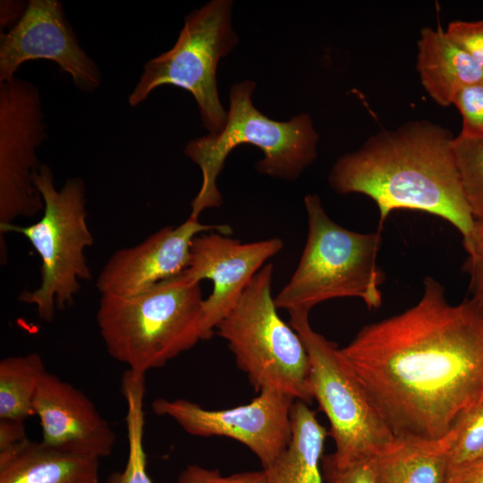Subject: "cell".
Returning a JSON list of instances; mask_svg holds the SVG:
<instances>
[{
  "instance_id": "6da1fadb",
  "label": "cell",
  "mask_w": 483,
  "mask_h": 483,
  "mask_svg": "<svg viewBox=\"0 0 483 483\" xmlns=\"http://www.w3.org/2000/svg\"><path fill=\"white\" fill-rule=\"evenodd\" d=\"M340 352L394 436L439 439L483 402V306L450 304L431 276L414 306Z\"/></svg>"
},
{
  "instance_id": "7a4b0ae2",
  "label": "cell",
  "mask_w": 483,
  "mask_h": 483,
  "mask_svg": "<svg viewBox=\"0 0 483 483\" xmlns=\"http://www.w3.org/2000/svg\"><path fill=\"white\" fill-rule=\"evenodd\" d=\"M453 139L447 129L425 120L377 132L335 161L329 184L338 193L372 199L379 230L392 211L414 209L446 220L463 239L475 219L462 188Z\"/></svg>"
},
{
  "instance_id": "3957f363",
  "label": "cell",
  "mask_w": 483,
  "mask_h": 483,
  "mask_svg": "<svg viewBox=\"0 0 483 483\" xmlns=\"http://www.w3.org/2000/svg\"><path fill=\"white\" fill-rule=\"evenodd\" d=\"M199 282L183 271L132 295L102 294L97 324L108 354L145 375L208 340Z\"/></svg>"
},
{
  "instance_id": "277c9868",
  "label": "cell",
  "mask_w": 483,
  "mask_h": 483,
  "mask_svg": "<svg viewBox=\"0 0 483 483\" xmlns=\"http://www.w3.org/2000/svg\"><path fill=\"white\" fill-rule=\"evenodd\" d=\"M255 88L251 80L234 84L224 129L186 144L184 155L202 174L200 189L191 203L190 218L199 220L205 209L222 205L216 179L227 156L240 144L259 148L264 157L256 163V169L275 178L294 180L315 160L318 135L309 114L302 113L287 122L272 120L253 106L251 94Z\"/></svg>"
},
{
  "instance_id": "5b68a950",
  "label": "cell",
  "mask_w": 483,
  "mask_h": 483,
  "mask_svg": "<svg viewBox=\"0 0 483 483\" xmlns=\"http://www.w3.org/2000/svg\"><path fill=\"white\" fill-rule=\"evenodd\" d=\"M308 234L299 264L274 298L277 309L309 313L317 304L337 298L361 299L369 309L382 304L386 279L377 264L380 230L361 233L333 221L318 196L304 198Z\"/></svg>"
},
{
  "instance_id": "8992f818",
  "label": "cell",
  "mask_w": 483,
  "mask_h": 483,
  "mask_svg": "<svg viewBox=\"0 0 483 483\" xmlns=\"http://www.w3.org/2000/svg\"><path fill=\"white\" fill-rule=\"evenodd\" d=\"M44 209L34 224L0 227L1 238L17 233L30 242L41 259L40 284L24 291L19 300L35 306L38 317L51 322L56 309L70 305L80 288V281L91 278L85 250L94 239L87 223L86 187L82 179L71 177L56 189L54 174L40 165L33 176Z\"/></svg>"
},
{
  "instance_id": "52a82bcc",
  "label": "cell",
  "mask_w": 483,
  "mask_h": 483,
  "mask_svg": "<svg viewBox=\"0 0 483 483\" xmlns=\"http://www.w3.org/2000/svg\"><path fill=\"white\" fill-rule=\"evenodd\" d=\"M273 271L267 263L255 275L215 332L227 342L256 391L275 389L309 404L313 400L309 357L298 333L277 313Z\"/></svg>"
},
{
  "instance_id": "ba28073f",
  "label": "cell",
  "mask_w": 483,
  "mask_h": 483,
  "mask_svg": "<svg viewBox=\"0 0 483 483\" xmlns=\"http://www.w3.org/2000/svg\"><path fill=\"white\" fill-rule=\"evenodd\" d=\"M232 6L230 0H213L188 14L173 47L144 64L129 105H140L160 86H176L193 96L209 134L219 133L227 112L219 100L216 68L238 42L231 26Z\"/></svg>"
},
{
  "instance_id": "9c48e42d",
  "label": "cell",
  "mask_w": 483,
  "mask_h": 483,
  "mask_svg": "<svg viewBox=\"0 0 483 483\" xmlns=\"http://www.w3.org/2000/svg\"><path fill=\"white\" fill-rule=\"evenodd\" d=\"M309 314L291 311L290 325L301 338L310 361L313 399L326 414L340 463L370 459L394 439L337 344L316 332Z\"/></svg>"
},
{
  "instance_id": "30bf717a",
  "label": "cell",
  "mask_w": 483,
  "mask_h": 483,
  "mask_svg": "<svg viewBox=\"0 0 483 483\" xmlns=\"http://www.w3.org/2000/svg\"><path fill=\"white\" fill-rule=\"evenodd\" d=\"M46 129L39 89L16 76L0 82V227L43 212L33 176Z\"/></svg>"
},
{
  "instance_id": "8fae6325",
  "label": "cell",
  "mask_w": 483,
  "mask_h": 483,
  "mask_svg": "<svg viewBox=\"0 0 483 483\" xmlns=\"http://www.w3.org/2000/svg\"><path fill=\"white\" fill-rule=\"evenodd\" d=\"M296 400L280 391L264 388L249 403L208 410L186 399L158 398L155 414L174 420L196 436H225L248 447L268 468L287 447L292 437L291 413Z\"/></svg>"
},
{
  "instance_id": "7c38bea8",
  "label": "cell",
  "mask_w": 483,
  "mask_h": 483,
  "mask_svg": "<svg viewBox=\"0 0 483 483\" xmlns=\"http://www.w3.org/2000/svg\"><path fill=\"white\" fill-rule=\"evenodd\" d=\"M55 63L83 92L96 91L101 72L80 45L57 0H30L21 19L0 33V82L15 77L20 66L33 60Z\"/></svg>"
},
{
  "instance_id": "4fadbf2b",
  "label": "cell",
  "mask_w": 483,
  "mask_h": 483,
  "mask_svg": "<svg viewBox=\"0 0 483 483\" xmlns=\"http://www.w3.org/2000/svg\"><path fill=\"white\" fill-rule=\"evenodd\" d=\"M283 248L280 238L244 243L216 231L200 233L193 239L183 273L195 282L212 281V292L203 301L204 327L208 339L255 275Z\"/></svg>"
},
{
  "instance_id": "5bb4252c",
  "label": "cell",
  "mask_w": 483,
  "mask_h": 483,
  "mask_svg": "<svg viewBox=\"0 0 483 483\" xmlns=\"http://www.w3.org/2000/svg\"><path fill=\"white\" fill-rule=\"evenodd\" d=\"M231 233L226 225H204L188 217L177 226L166 225L137 245L117 250L96 281L102 294L132 296L181 274L188 266L193 239L203 233Z\"/></svg>"
},
{
  "instance_id": "9a60e30c",
  "label": "cell",
  "mask_w": 483,
  "mask_h": 483,
  "mask_svg": "<svg viewBox=\"0 0 483 483\" xmlns=\"http://www.w3.org/2000/svg\"><path fill=\"white\" fill-rule=\"evenodd\" d=\"M42 429V443L57 451L100 460L108 457L115 434L91 400L72 384L48 371L34 402Z\"/></svg>"
},
{
  "instance_id": "2e32d148",
  "label": "cell",
  "mask_w": 483,
  "mask_h": 483,
  "mask_svg": "<svg viewBox=\"0 0 483 483\" xmlns=\"http://www.w3.org/2000/svg\"><path fill=\"white\" fill-rule=\"evenodd\" d=\"M416 67L422 86L441 106L453 104L462 89L483 79V69L440 27L420 30Z\"/></svg>"
},
{
  "instance_id": "e0dca14e",
  "label": "cell",
  "mask_w": 483,
  "mask_h": 483,
  "mask_svg": "<svg viewBox=\"0 0 483 483\" xmlns=\"http://www.w3.org/2000/svg\"><path fill=\"white\" fill-rule=\"evenodd\" d=\"M0 483H99V460L28 440L0 453Z\"/></svg>"
},
{
  "instance_id": "ac0fdd59",
  "label": "cell",
  "mask_w": 483,
  "mask_h": 483,
  "mask_svg": "<svg viewBox=\"0 0 483 483\" xmlns=\"http://www.w3.org/2000/svg\"><path fill=\"white\" fill-rule=\"evenodd\" d=\"M453 429L439 439L394 436L372 458L377 483H446Z\"/></svg>"
},
{
  "instance_id": "d6986e66",
  "label": "cell",
  "mask_w": 483,
  "mask_h": 483,
  "mask_svg": "<svg viewBox=\"0 0 483 483\" xmlns=\"http://www.w3.org/2000/svg\"><path fill=\"white\" fill-rule=\"evenodd\" d=\"M291 419V440L264 470L266 483H323L321 462L328 431L302 401L293 402Z\"/></svg>"
},
{
  "instance_id": "ffe728a7",
  "label": "cell",
  "mask_w": 483,
  "mask_h": 483,
  "mask_svg": "<svg viewBox=\"0 0 483 483\" xmlns=\"http://www.w3.org/2000/svg\"><path fill=\"white\" fill-rule=\"evenodd\" d=\"M46 372L37 352L8 356L0 361V419L24 421L35 415L33 402Z\"/></svg>"
},
{
  "instance_id": "44dd1931",
  "label": "cell",
  "mask_w": 483,
  "mask_h": 483,
  "mask_svg": "<svg viewBox=\"0 0 483 483\" xmlns=\"http://www.w3.org/2000/svg\"><path fill=\"white\" fill-rule=\"evenodd\" d=\"M126 402V431L128 455L124 469L113 473L108 483H153L147 470L144 450L145 376L127 369L122 379Z\"/></svg>"
},
{
  "instance_id": "7402d4cb",
  "label": "cell",
  "mask_w": 483,
  "mask_h": 483,
  "mask_svg": "<svg viewBox=\"0 0 483 483\" xmlns=\"http://www.w3.org/2000/svg\"><path fill=\"white\" fill-rule=\"evenodd\" d=\"M453 149L462 188L474 217H483V139L454 137Z\"/></svg>"
},
{
  "instance_id": "603a6c76",
  "label": "cell",
  "mask_w": 483,
  "mask_h": 483,
  "mask_svg": "<svg viewBox=\"0 0 483 483\" xmlns=\"http://www.w3.org/2000/svg\"><path fill=\"white\" fill-rule=\"evenodd\" d=\"M453 429L448 474L483 460V402L464 414Z\"/></svg>"
},
{
  "instance_id": "cb8c5ba5",
  "label": "cell",
  "mask_w": 483,
  "mask_h": 483,
  "mask_svg": "<svg viewBox=\"0 0 483 483\" xmlns=\"http://www.w3.org/2000/svg\"><path fill=\"white\" fill-rule=\"evenodd\" d=\"M453 104L462 117L459 135L465 138L483 139V79L462 89Z\"/></svg>"
},
{
  "instance_id": "d4e9b609",
  "label": "cell",
  "mask_w": 483,
  "mask_h": 483,
  "mask_svg": "<svg viewBox=\"0 0 483 483\" xmlns=\"http://www.w3.org/2000/svg\"><path fill=\"white\" fill-rule=\"evenodd\" d=\"M462 243L467 252L463 270L470 277L471 299L483 306V217L475 219Z\"/></svg>"
},
{
  "instance_id": "484cf974",
  "label": "cell",
  "mask_w": 483,
  "mask_h": 483,
  "mask_svg": "<svg viewBox=\"0 0 483 483\" xmlns=\"http://www.w3.org/2000/svg\"><path fill=\"white\" fill-rule=\"evenodd\" d=\"M321 469L326 483H377L372 458L340 463L330 453L323 456Z\"/></svg>"
},
{
  "instance_id": "4316f807",
  "label": "cell",
  "mask_w": 483,
  "mask_h": 483,
  "mask_svg": "<svg viewBox=\"0 0 483 483\" xmlns=\"http://www.w3.org/2000/svg\"><path fill=\"white\" fill-rule=\"evenodd\" d=\"M445 32L483 69V21H454Z\"/></svg>"
},
{
  "instance_id": "83f0119b",
  "label": "cell",
  "mask_w": 483,
  "mask_h": 483,
  "mask_svg": "<svg viewBox=\"0 0 483 483\" xmlns=\"http://www.w3.org/2000/svg\"><path fill=\"white\" fill-rule=\"evenodd\" d=\"M178 483H266V473L262 470L223 476L218 470L191 464L181 472Z\"/></svg>"
},
{
  "instance_id": "f1b7e54d",
  "label": "cell",
  "mask_w": 483,
  "mask_h": 483,
  "mask_svg": "<svg viewBox=\"0 0 483 483\" xmlns=\"http://www.w3.org/2000/svg\"><path fill=\"white\" fill-rule=\"evenodd\" d=\"M28 440L24 421L0 419V453L13 451Z\"/></svg>"
},
{
  "instance_id": "f546056e",
  "label": "cell",
  "mask_w": 483,
  "mask_h": 483,
  "mask_svg": "<svg viewBox=\"0 0 483 483\" xmlns=\"http://www.w3.org/2000/svg\"><path fill=\"white\" fill-rule=\"evenodd\" d=\"M28 6V2L16 0H2L0 2V28L11 29L23 16Z\"/></svg>"
},
{
  "instance_id": "4dcf8cb0",
  "label": "cell",
  "mask_w": 483,
  "mask_h": 483,
  "mask_svg": "<svg viewBox=\"0 0 483 483\" xmlns=\"http://www.w3.org/2000/svg\"><path fill=\"white\" fill-rule=\"evenodd\" d=\"M446 483H483V460L452 471Z\"/></svg>"
}]
</instances>
